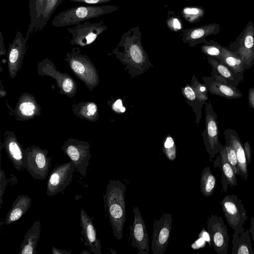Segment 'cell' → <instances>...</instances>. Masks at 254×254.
<instances>
[{
  "label": "cell",
  "instance_id": "cell-1",
  "mask_svg": "<svg viewBox=\"0 0 254 254\" xmlns=\"http://www.w3.org/2000/svg\"><path fill=\"white\" fill-rule=\"evenodd\" d=\"M109 55H114L125 66L130 78L145 73L153 64L141 42L139 27H132L123 33L117 46Z\"/></svg>",
  "mask_w": 254,
  "mask_h": 254
},
{
  "label": "cell",
  "instance_id": "cell-2",
  "mask_svg": "<svg viewBox=\"0 0 254 254\" xmlns=\"http://www.w3.org/2000/svg\"><path fill=\"white\" fill-rule=\"evenodd\" d=\"M126 186L119 180H110L107 185L104 200L114 237L118 240L123 238L126 222L125 192Z\"/></svg>",
  "mask_w": 254,
  "mask_h": 254
},
{
  "label": "cell",
  "instance_id": "cell-3",
  "mask_svg": "<svg viewBox=\"0 0 254 254\" xmlns=\"http://www.w3.org/2000/svg\"><path fill=\"white\" fill-rule=\"evenodd\" d=\"M119 8L115 5H81L71 7L55 16L52 25L56 27L77 25L81 22L113 13Z\"/></svg>",
  "mask_w": 254,
  "mask_h": 254
},
{
  "label": "cell",
  "instance_id": "cell-4",
  "mask_svg": "<svg viewBox=\"0 0 254 254\" xmlns=\"http://www.w3.org/2000/svg\"><path fill=\"white\" fill-rule=\"evenodd\" d=\"M64 60L74 74L89 91H92L98 85L99 76L94 64L87 55L80 54L78 48H73L71 53H67Z\"/></svg>",
  "mask_w": 254,
  "mask_h": 254
},
{
  "label": "cell",
  "instance_id": "cell-5",
  "mask_svg": "<svg viewBox=\"0 0 254 254\" xmlns=\"http://www.w3.org/2000/svg\"><path fill=\"white\" fill-rule=\"evenodd\" d=\"M51 165L47 149L32 145L24 149V168L34 179L44 180Z\"/></svg>",
  "mask_w": 254,
  "mask_h": 254
},
{
  "label": "cell",
  "instance_id": "cell-6",
  "mask_svg": "<svg viewBox=\"0 0 254 254\" xmlns=\"http://www.w3.org/2000/svg\"><path fill=\"white\" fill-rule=\"evenodd\" d=\"M205 128L202 133L203 143L211 162L224 146L220 143L217 115L215 112L211 101L205 104Z\"/></svg>",
  "mask_w": 254,
  "mask_h": 254
},
{
  "label": "cell",
  "instance_id": "cell-7",
  "mask_svg": "<svg viewBox=\"0 0 254 254\" xmlns=\"http://www.w3.org/2000/svg\"><path fill=\"white\" fill-rule=\"evenodd\" d=\"M37 73L40 76H48L54 78L60 90V94H64L69 98L76 94L77 86L75 80L67 73L57 70L53 62L48 58L39 62Z\"/></svg>",
  "mask_w": 254,
  "mask_h": 254
},
{
  "label": "cell",
  "instance_id": "cell-8",
  "mask_svg": "<svg viewBox=\"0 0 254 254\" xmlns=\"http://www.w3.org/2000/svg\"><path fill=\"white\" fill-rule=\"evenodd\" d=\"M61 149L69 158L75 171L85 177L91 157L89 143L69 138L64 142Z\"/></svg>",
  "mask_w": 254,
  "mask_h": 254
},
{
  "label": "cell",
  "instance_id": "cell-9",
  "mask_svg": "<svg viewBox=\"0 0 254 254\" xmlns=\"http://www.w3.org/2000/svg\"><path fill=\"white\" fill-rule=\"evenodd\" d=\"M219 203L229 226L234 232L240 234L245 230L243 225L248 219L242 201L235 194H227Z\"/></svg>",
  "mask_w": 254,
  "mask_h": 254
},
{
  "label": "cell",
  "instance_id": "cell-10",
  "mask_svg": "<svg viewBox=\"0 0 254 254\" xmlns=\"http://www.w3.org/2000/svg\"><path fill=\"white\" fill-rule=\"evenodd\" d=\"M229 49L243 60L246 69L254 64V25L249 21L236 40L230 43Z\"/></svg>",
  "mask_w": 254,
  "mask_h": 254
},
{
  "label": "cell",
  "instance_id": "cell-11",
  "mask_svg": "<svg viewBox=\"0 0 254 254\" xmlns=\"http://www.w3.org/2000/svg\"><path fill=\"white\" fill-rule=\"evenodd\" d=\"M107 28L103 21L96 23L86 22L68 28L67 30L72 36L70 43L73 45L86 46L94 42Z\"/></svg>",
  "mask_w": 254,
  "mask_h": 254
},
{
  "label": "cell",
  "instance_id": "cell-12",
  "mask_svg": "<svg viewBox=\"0 0 254 254\" xmlns=\"http://www.w3.org/2000/svg\"><path fill=\"white\" fill-rule=\"evenodd\" d=\"M172 216L170 213H164L159 220H153L151 250L153 254H163L170 239Z\"/></svg>",
  "mask_w": 254,
  "mask_h": 254
},
{
  "label": "cell",
  "instance_id": "cell-13",
  "mask_svg": "<svg viewBox=\"0 0 254 254\" xmlns=\"http://www.w3.org/2000/svg\"><path fill=\"white\" fill-rule=\"evenodd\" d=\"M211 245L218 254H227L229 236L221 216L211 215L207 221Z\"/></svg>",
  "mask_w": 254,
  "mask_h": 254
},
{
  "label": "cell",
  "instance_id": "cell-14",
  "mask_svg": "<svg viewBox=\"0 0 254 254\" xmlns=\"http://www.w3.org/2000/svg\"><path fill=\"white\" fill-rule=\"evenodd\" d=\"M74 170L71 161L55 166L47 183V194L53 196L63 191L71 182Z\"/></svg>",
  "mask_w": 254,
  "mask_h": 254
},
{
  "label": "cell",
  "instance_id": "cell-15",
  "mask_svg": "<svg viewBox=\"0 0 254 254\" xmlns=\"http://www.w3.org/2000/svg\"><path fill=\"white\" fill-rule=\"evenodd\" d=\"M27 40L20 31H18L12 42L9 44L7 50V65L9 74L14 78L21 68L26 52Z\"/></svg>",
  "mask_w": 254,
  "mask_h": 254
},
{
  "label": "cell",
  "instance_id": "cell-16",
  "mask_svg": "<svg viewBox=\"0 0 254 254\" xmlns=\"http://www.w3.org/2000/svg\"><path fill=\"white\" fill-rule=\"evenodd\" d=\"M132 226H129L131 246L136 248L138 254H148L149 251V238L144 220L137 207H134Z\"/></svg>",
  "mask_w": 254,
  "mask_h": 254
},
{
  "label": "cell",
  "instance_id": "cell-17",
  "mask_svg": "<svg viewBox=\"0 0 254 254\" xmlns=\"http://www.w3.org/2000/svg\"><path fill=\"white\" fill-rule=\"evenodd\" d=\"M202 80L211 94L219 96L228 99H238L242 97L240 90L229 84L223 77L211 73L209 77H202Z\"/></svg>",
  "mask_w": 254,
  "mask_h": 254
},
{
  "label": "cell",
  "instance_id": "cell-18",
  "mask_svg": "<svg viewBox=\"0 0 254 254\" xmlns=\"http://www.w3.org/2000/svg\"><path fill=\"white\" fill-rule=\"evenodd\" d=\"M41 107L35 97L29 93H24L18 98L16 107L12 111V115L19 121L34 119L41 114Z\"/></svg>",
  "mask_w": 254,
  "mask_h": 254
},
{
  "label": "cell",
  "instance_id": "cell-19",
  "mask_svg": "<svg viewBox=\"0 0 254 254\" xmlns=\"http://www.w3.org/2000/svg\"><path fill=\"white\" fill-rule=\"evenodd\" d=\"M220 31V25L212 23L198 27L184 28L182 31V41L190 47L207 42L206 38L211 35H217Z\"/></svg>",
  "mask_w": 254,
  "mask_h": 254
},
{
  "label": "cell",
  "instance_id": "cell-20",
  "mask_svg": "<svg viewBox=\"0 0 254 254\" xmlns=\"http://www.w3.org/2000/svg\"><path fill=\"white\" fill-rule=\"evenodd\" d=\"M2 145L14 167L18 171L24 169V149L13 132L5 131Z\"/></svg>",
  "mask_w": 254,
  "mask_h": 254
},
{
  "label": "cell",
  "instance_id": "cell-21",
  "mask_svg": "<svg viewBox=\"0 0 254 254\" xmlns=\"http://www.w3.org/2000/svg\"><path fill=\"white\" fill-rule=\"evenodd\" d=\"M226 144L231 146L237 155L239 175L245 181L248 178L247 162L245 156L244 145L237 131L234 129L227 128L224 130Z\"/></svg>",
  "mask_w": 254,
  "mask_h": 254
},
{
  "label": "cell",
  "instance_id": "cell-22",
  "mask_svg": "<svg viewBox=\"0 0 254 254\" xmlns=\"http://www.w3.org/2000/svg\"><path fill=\"white\" fill-rule=\"evenodd\" d=\"M80 224L85 246L94 254H102L100 241L97 238L92 218L82 209L80 210Z\"/></svg>",
  "mask_w": 254,
  "mask_h": 254
},
{
  "label": "cell",
  "instance_id": "cell-23",
  "mask_svg": "<svg viewBox=\"0 0 254 254\" xmlns=\"http://www.w3.org/2000/svg\"><path fill=\"white\" fill-rule=\"evenodd\" d=\"M214 167H219L220 169L222 189L225 192H227L228 186L231 187L237 186V174L226 157L224 146L214 160Z\"/></svg>",
  "mask_w": 254,
  "mask_h": 254
},
{
  "label": "cell",
  "instance_id": "cell-24",
  "mask_svg": "<svg viewBox=\"0 0 254 254\" xmlns=\"http://www.w3.org/2000/svg\"><path fill=\"white\" fill-rule=\"evenodd\" d=\"M221 61L231 70L238 85L243 81L246 69L243 60L238 55L232 52L229 48L223 47Z\"/></svg>",
  "mask_w": 254,
  "mask_h": 254
},
{
  "label": "cell",
  "instance_id": "cell-25",
  "mask_svg": "<svg viewBox=\"0 0 254 254\" xmlns=\"http://www.w3.org/2000/svg\"><path fill=\"white\" fill-rule=\"evenodd\" d=\"M41 222L37 220L27 231L20 245L18 254H34L40 236Z\"/></svg>",
  "mask_w": 254,
  "mask_h": 254
},
{
  "label": "cell",
  "instance_id": "cell-26",
  "mask_svg": "<svg viewBox=\"0 0 254 254\" xmlns=\"http://www.w3.org/2000/svg\"><path fill=\"white\" fill-rule=\"evenodd\" d=\"M31 201L30 197L27 195H18L6 215L5 224L9 225L20 219L29 208Z\"/></svg>",
  "mask_w": 254,
  "mask_h": 254
},
{
  "label": "cell",
  "instance_id": "cell-27",
  "mask_svg": "<svg viewBox=\"0 0 254 254\" xmlns=\"http://www.w3.org/2000/svg\"><path fill=\"white\" fill-rule=\"evenodd\" d=\"M232 242V254H254L249 230H244L240 234L234 232Z\"/></svg>",
  "mask_w": 254,
  "mask_h": 254
},
{
  "label": "cell",
  "instance_id": "cell-28",
  "mask_svg": "<svg viewBox=\"0 0 254 254\" xmlns=\"http://www.w3.org/2000/svg\"><path fill=\"white\" fill-rule=\"evenodd\" d=\"M73 113L89 122H96L99 117L98 106L94 102H81L72 106Z\"/></svg>",
  "mask_w": 254,
  "mask_h": 254
},
{
  "label": "cell",
  "instance_id": "cell-29",
  "mask_svg": "<svg viewBox=\"0 0 254 254\" xmlns=\"http://www.w3.org/2000/svg\"><path fill=\"white\" fill-rule=\"evenodd\" d=\"M181 91L189 105L192 107L196 116L195 123L198 125L202 117V108L206 103L197 97L191 85L187 84L182 87Z\"/></svg>",
  "mask_w": 254,
  "mask_h": 254
},
{
  "label": "cell",
  "instance_id": "cell-30",
  "mask_svg": "<svg viewBox=\"0 0 254 254\" xmlns=\"http://www.w3.org/2000/svg\"><path fill=\"white\" fill-rule=\"evenodd\" d=\"M207 62L212 67L211 73L224 78L230 85L237 86L231 70L219 59L212 57L206 56Z\"/></svg>",
  "mask_w": 254,
  "mask_h": 254
},
{
  "label": "cell",
  "instance_id": "cell-31",
  "mask_svg": "<svg viewBox=\"0 0 254 254\" xmlns=\"http://www.w3.org/2000/svg\"><path fill=\"white\" fill-rule=\"evenodd\" d=\"M45 4L46 0H29L30 22L25 37L27 40L30 34L34 32L38 20L43 13Z\"/></svg>",
  "mask_w": 254,
  "mask_h": 254
},
{
  "label": "cell",
  "instance_id": "cell-32",
  "mask_svg": "<svg viewBox=\"0 0 254 254\" xmlns=\"http://www.w3.org/2000/svg\"><path fill=\"white\" fill-rule=\"evenodd\" d=\"M216 182L215 176L212 174L209 166L205 167L203 170L200 180V190L205 197L211 196L216 188Z\"/></svg>",
  "mask_w": 254,
  "mask_h": 254
},
{
  "label": "cell",
  "instance_id": "cell-33",
  "mask_svg": "<svg viewBox=\"0 0 254 254\" xmlns=\"http://www.w3.org/2000/svg\"><path fill=\"white\" fill-rule=\"evenodd\" d=\"M63 1V0H46L43 13L38 20L34 32L41 30L44 28L55 10Z\"/></svg>",
  "mask_w": 254,
  "mask_h": 254
},
{
  "label": "cell",
  "instance_id": "cell-34",
  "mask_svg": "<svg viewBox=\"0 0 254 254\" xmlns=\"http://www.w3.org/2000/svg\"><path fill=\"white\" fill-rule=\"evenodd\" d=\"M205 10L201 6H187L180 11L182 16L188 22L193 24L198 22L204 16Z\"/></svg>",
  "mask_w": 254,
  "mask_h": 254
},
{
  "label": "cell",
  "instance_id": "cell-35",
  "mask_svg": "<svg viewBox=\"0 0 254 254\" xmlns=\"http://www.w3.org/2000/svg\"><path fill=\"white\" fill-rule=\"evenodd\" d=\"M223 47L214 40H210L203 44L200 49L206 56L215 57L221 61Z\"/></svg>",
  "mask_w": 254,
  "mask_h": 254
},
{
  "label": "cell",
  "instance_id": "cell-36",
  "mask_svg": "<svg viewBox=\"0 0 254 254\" xmlns=\"http://www.w3.org/2000/svg\"><path fill=\"white\" fill-rule=\"evenodd\" d=\"M162 151L167 158L174 161L177 156L176 145L173 137L168 134L164 139L162 144Z\"/></svg>",
  "mask_w": 254,
  "mask_h": 254
},
{
  "label": "cell",
  "instance_id": "cell-37",
  "mask_svg": "<svg viewBox=\"0 0 254 254\" xmlns=\"http://www.w3.org/2000/svg\"><path fill=\"white\" fill-rule=\"evenodd\" d=\"M166 23L168 28L175 32H182L184 29L183 22L180 17L170 10L168 12Z\"/></svg>",
  "mask_w": 254,
  "mask_h": 254
},
{
  "label": "cell",
  "instance_id": "cell-38",
  "mask_svg": "<svg viewBox=\"0 0 254 254\" xmlns=\"http://www.w3.org/2000/svg\"><path fill=\"white\" fill-rule=\"evenodd\" d=\"M191 85L197 97L201 100L206 103L208 100L207 92L208 91L204 83H200L196 76L193 75L191 78Z\"/></svg>",
  "mask_w": 254,
  "mask_h": 254
},
{
  "label": "cell",
  "instance_id": "cell-39",
  "mask_svg": "<svg viewBox=\"0 0 254 254\" xmlns=\"http://www.w3.org/2000/svg\"><path fill=\"white\" fill-rule=\"evenodd\" d=\"M224 149L225 151L226 156L228 161L235 170L236 174L238 175V162L237 155L234 150L231 146L227 145L226 144L224 146Z\"/></svg>",
  "mask_w": 254,
  "mask_h": 254
},
{
  "label": "cell",
  "instance_id": "cell-40",
  "mask_svg": "<svg viewBox=\"0 0 254 254\" xmlns=\"http://www.w3.org/2000/svg\"><path fill=\"white\" fill-rule=\"evenodd\" d=\"M0 207L2 204V196L4 194V190L5 187L7 184V182L6 180L5 175L4 174V171L1 169H0Z\"/></svg>",
  "mask_w": 254,
  "mask_h": 254
},
{
  "label": "cell",
  "instance_id": "cell-41",
  "mask_svg": "<svg viewBox=\"0 0 254 254\" xmlns=\"http://www.w3.org/2000/svg\"><path fill=\"white\" fill-rule=\"evenodd\" d=\"M111 107L112 110L117 114H122L126 111V108L123 106L122 101L120 99L115 101Z\"/></svg>",
  "mask_w": 254,
  "mask_h": 254
},
{
  "label": "cell",
  "instance_id": "cell-42",
  "mask_svg": "<svg viewBox=\"0 0 254 254\" xmlns=\"http://www.w3.org/2000/svg\"><path fill=\"white\" fill-rule=\"evenodd\" d=\"M113 0H69L74 2H79L89 5H96L110 2Z\"/></svg>",
  "mask_w": 254,
  "mask_h": 254
},
{
  "label": "cell",
  "instance_id": "cell-43",
  "mask_svg": "<svg viewBox=\"0 0 254 254\" xmlns=\"http://www.w3.org/2000/svg\"><path fill=\"white\" fill-rule=\"evenodd\" d=\"M244 148L247 164H250L252 160V150L249 141H246L244 143Z\"/></svg>",
  "mask_w": 254,
  "mask_h": 254
},
{
  "label": "cell",
  "instance_id": "cell-44",
  "mask_svg": "<svg viewBox=\"0 0 254 254\" xmlns=\"http://www.w3.org/2000/svg\"><path fill=\"white\" fill-rule=\"evenodd\" d=\"M205 245L206 241L202 238H199L191 244V247L193 250H197L204 247Z\"/></svg>",
  "mask_w": 254,
  "mask_h": 254
},
{
  "label": "cell",
  "instance_id": "cell-45",
  "mask_svg": "<svg viewBox=\"0 0 254 254\" xmlns=\"http://www.w3.org/2000/svg\"><path fill=\"white\" fill-rule=\"evenodd\" d=\"M248 104L250 107L254 109V88H250L248 93Z\"/></svg>",
  "mask_w": 254,
  "mask_h": 254
},
{
  "label": "cell",
  "instance_id": "cell-46",
  "mask_svg": "<svg viewBox=\"0 0 254 254\" xmlns=\"http://www.w3.org/2000/svg\"><path fill=\"white\" fill-rule=\"evenodd\" d=\"M198 238H202L206 242L208 243L209 245V247H211V242H210V238L209 234L208 232H207L204 228H203L202 231L198 235Z\"/></svg>",
  "mask_w": 254,
  "mask_h": 254
},
{
  "label": "cell",
  "instance_id": "cell-47",
  "mask_svg": "<svg viewBox=\"0 0 254 254\" xmlns=\"http://www.w3.org/2000/svg\"><path fill=\"white\" fill-rule=\"evenodd\" d=\"M6 51L4 48V39L2 35L1 31H0V55H5Z\"/></svg>",
  "mask_w": 254,
  "mask_h": 254
},
{
  "label": "cell",
  "instance_id": "cell-48",
  "mask_svg": "<svg viewBox=\"0 0 254 254\" xmlns=\"http://www.w3.org/2000/svg\"><path fill=\"white\" fill-rule=\"evenodd\" d=\"M52 253L53 254H71L70 252L58 249L55 247H53L52 248Z\"/></svg>",
  "mask_w": 254,
  "mask_h": 254
},
{
  "label": "cell",
  "instance_id": "cell-49",
  "mask_svg": "<svg viewBox=\"0 0 254 254\" xmlns=\"http://www.w3.org/2000/svg\"><path fill=\"white\" fill-rule=\"evenodd\" d=\"M251 228L249 229L250 233L251 234L252 238L254 242V217H252L250 222Z\"/></svg>",
  "mask_w": 254,
  "mask_h": 254
},
{
  "label": "cell",
  "instance_id": "cell-50",
  "mask_svg": "<svg viewBox=\"0 0 254 254\" xmlns=\"http://www.w3.org/2000/svg\"><path fill=\"white\" fill-rule=\"evenodd\" d=\"M0 97H4L6 95V92L4 90L3 87L2 86L1 83L0 82Z\"/></svg>",
  "mask_w": 254,
  "mask_h": 254
},
{
  "label": "cell",
  "instance_id": "cell-51",
  "mask_svg": "<svg viewBox=\"0 0 254 254\" xmlns=\"http://www.w3.org/2000/svg\"><path fill=\"white\" fill-rule=\"evenodd\" d=\"M90 254V252H89L88 251H86V250H85L84 251H83L81 253V254Z\"/></svg>",
  "mask_w": 254,
  "mask_h": 254
}]
</instances>
